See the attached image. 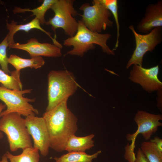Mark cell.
<instances>
[{
	"label": "cell",
	"mask_w": 162,
	"mask_h": 162,
	"mask_svg": "<svg viewBox=\"0 0 162 162\" xmlns=\"http://www.w3.org/2000/svg\"><path fill=\"white\" fill-rule=\"evenodd\" d=\"M47 78L48 104L46 111L68 100L76 92L79 86L74 74L67 70H52Z\"/></svg>",
	"instance_id": "obj_3"
},
{
	"label": "cell",
	"mask_w": 162,
	"mask_h": 162,
	"mask_svg": "<svg viewBox=\"0 0 162 162\" xmlns=\"http://www.w3.org/2000/svg\"><path fill=\"white\" fill-rule=\"evenodd\" d=\"M135 144L134 142H132L130 145L128 143L125 148L124 158L128 162H134L136 160V156L134 152Z\"/></svg>",
	"instance_id": "obj_24"
},
{
	"label": "cell",
	"mask_w": 162,
	"mask_h": 162,
	"mask_svg": "<svg viewBox=\"0 0 162 162\" xmlns=\"http://www.w3.org/2000/svg\"><path fill=\"white\" fill-rule=\"evenodd\" d=\"M149 141L154 143L158 149L162 152V139L158 136H155L153 139H150Z\"/></svg>",
	"instance_id": "obj_26"
},
{
	"label": "cell",
	"mask_w": 162,
	"mask_h": 162,
	"mask_svg": "<svg viewBox=\"0 0 162 162\" xmlns=\"http://www.w3.org/2000/svg\"><path fill=\"white\" fill-rule=\"evenodd\" d=\"M129 28L134 36L136 47L127 64L126 69H128L132 65H137L142 66L144 55L148 52L153 51L162 41V27L155 28L145 34L137 32L133 25H130Z\"/></svg>",
	"instance_id": "obj_8"
},
{
	"label": "cell",
	"mask_w": 162,
	"mask_h": 162,
	"mask_svg": "<svg viewBox=\"0 0 162 162\" xmlns=\"http://www.w3.org/2000/svg\"><path fill=\"white\" fill-rule=\"evenodd\" d=\"M92 5L88 3L83 4L79 9L83 12L79 14L85 26L90 30L100 33L107 28L112 27L113 22L110 19L112 14L100 0H93Z\"/></svg>",
	"instance_id": "obj_7"
},
{
	"label": "cell",
	"mask_w": 162,
	"mask_h": 162,
	"mask_svg": "<svg viewBox=\"0 0 162 162\" xmlns=\"http://www.w3.org/2000/svg\"><path fill=\"white\" fill-rule=\"evenodd\" d=\"M161 120L162 115L160 114H155L143 110L138 111L134 117L137 129L134 134H127V139L135 142L136 137L140 134L145 140L148 141L153 134L157 131L158 128L162 126V123L160 122Z\"/></svg>",
	"instance_id": "obj_10"
},
{
	"label": "cell",
	"mask_w": 162,
	"mask_h": 162,
	"mask_svg": "<svg viewBox=\"0 0 162 162\" xmlns=\"http://www.w3.org/2000/svg\"><path fill=\"white\" fill-rule=\"evenodd\" d=\"M39 150L33 147L22 150L20 154L15 155L7 151L5 154L10 162H39Z\"/></svg>",
	"instance_id": "obj_18"
},
{
	"label": "cell",
	"mask_w": 162,
	"mask_h": 162,
	"mask_svg": "<svg viewBox=\"0 0 162 162\" xmlns=\"http://www.w3.org/2000/svg\"><path fill=\"white\" fill-rule=\"evenodd\" d=\"M158 65L149 68H145L137 65H134L129 73L130 81L140 85L148 93L162 88V82L158 78Z\"/></svg>",
	"instance_id": "obj_11"
},
{
	"label": "cell",
	"mask_w": 162,
	"mask_h": 162,
	"mask_svg": "<svg viewBox=\"0 0 162 162\" xmlns=\"http://www.w3.org/2000/svg\"><path fill=\"white\" fill-rule=\"evenodd\" d=\"M9 46V41L7 35L0 43V64L2 70L8 74L10 73L8 67V57L7 54V49Z\"/></svg>",
	"instance_id": "obj_23"
},
{
	"label": "cell",
	"mask_w": 162,
	"mask_h": 162,
	"mask_svg": "<svg viewBox=\"0 0 162 162\" xmlns=\"http://www.w3.org/2000/svg\"><path fill=\"white\" fill-rule=\"evenodd\" d=\"M32 89L17 90L0 86V100L6 105L7 109L2 111L0 117L12 112H17L26 117L29 115L39 114L38 110L30 102L35 101V99L25 98L23 95L31 93Z\"/></svg>",
	"instance_id": "obj_6"
},
{
	"label": "cell",
	"mask_w": 162,
	"mask_h": 162,
	"mask_svg": "<svg viewBox=\"0 0 162 162\" xmlns=\"http://www.w3.org/2000/svg\"><path fill=\"white\" fill-rule=\"evenodd\" d=\"M9 47L24 50L29 53L31 58L42 56L59 57L62 55L61 48L56 45L49 43H41L34 38L28 40L25 44L15 42Z\"/></svg>",
	"instance_id": "obj_12"
},
{
	"label": "cell",
	"mask_w": 162,
	"mask_h": 162,
	"mask_svg": "<svg viewBox=\"0 0 162 162\" xmlns=\"http://www.w3.org/2000/svg\"><path fill=\"white\" fill-rule=\"evenodd\" d=\"M102 3L109 10L113 16L116 22L117 29V37L115 46L112 50L114 51L118 48L120 36V25L118 20V1L117 0H100Z\"/></svg>",
	"instance_id": "obj_22"
},
{
	"label": "cell",
	"mask_w": 162,
	"mask_h": 162,
	"mask_svg": "<svg viewBox=\"0 0 162 162\" xmlns=\"http://www.w3.org/2000/svg\"><path fill=\"white\" fill-rule=\"evenodd\" d=\"M162 27V1L158 0L147 7L144 16L136 28L140 32L148 33L155 28Z\"/></svg>",
	"instance_id": "obj_13"
},
{
	"label": "cell",
	"mask_w": 162,
	"mask_h": 162,
	"mask_svg": "<svg viewBox=\"0 0 162 162\" xmlns=\"http://www.w3.org/2000/svg\"><path fill=\"white\" fill-rule=\"evenodd\" d=\"M1 117L0 131L6 135L10 149L12 152L33 147L25 119L21 115L14 112Z\"/></svg>",
	"instance_id": "obj_4"
},
{
	"label": "cell",
	"mask_w": 162,
	"mask_h": 162,
	"mask_svg": "<svg viewBox=\"0 0 162 162\" xmlns=\"http://www.w3.org/2000/svg\"><path fill=\"white\" fill-rule=\"evenodd\" d=\"M74 0H56L50 9L54 13L53 17L50 18L45 24L50 25L54 32V38L56 40V30L62 28L65 34L69 37L76 33L78 23L74 16L79 15L73 6Z\"/></svg>",
	"instance_id": "obj_5"
},
{
	"label": "cell",
	"mask_w": 162,
	"mask_h": 162,
	"mask_svg": "<svg viewBox=\"0 0 162 162\" xmlns=\"http://www.w3.org/2000/svg\"><path fill=\"white\" fill-rule=\"evenodd\" d=\"M140 148L149 162H162V152L154 143L149 141H143Z\"/></svg>",
	"instance_id": "obj_21"
},
{
	"label": "cell",
	"mask_w": 162,
	"mask_h": 162,
	"mask_svg": "<svg viewBox=\"0 0 162 162\" xmlns=\"http://www.w3.org/2000/svg\"><path fill=\"white\" fill-rule=\"evenodd\" d=\"M56 0H44L42 4L39 7L32 9L29 8H22L16 7L13 10V12L15 13H24L31 12L33 14L31 16H34L39 20L40 24H45L46 21L45 19V14L46 11L50 8Z\"/></svg>",
	"instance_id": "obj_19"
},
{
	"label": "cell",
	"mask_w": 162,
	"mask_h": 162,
	"mask_svg": "<svg viewBox=\"0 0 162 162\" xmlns=\"http://www.w3.org/2000/svg\"><path fill=\"white\" fill-rule=\"evenodd\" d=\"M101 153V151L99 150L89 155L84 152H72L59 157H55L54 159L56 162H92V160L97 158Z\"/></svg>",
	"instance_id": "obj_17"
},
{
	"label": "cell",
	"mask_w": 162,
	"mask_h": 162,
	"mask_svg": "<svg viewBox=\"0 0 162 162\" xmlns=\"http://www.w3.org/2000/svg\"><path fill=\"white\" fill-rule=\"evenodd\" d=\"M0 162H8V159L5 154L2 156V159L0 160Z\"/></svg>",
	"instance_id": "obj_29"
},
{
	"label": "cell",
	"mask_w": 162,
	"mask_h": 162,
	"mask_svg": "<svg viewBox=\"0 0 162 162\" xmlns=\"http://www.w3.org/2000/svg\"><path fill=\"white\" fill-rule=\"evenodd\" d=\"M134 162H149L140 148H139L137 150Z\"/></svg>",
	"instance_id": "obj_25"
},
{
	"label": "cell",
	"mask_w": 162,
	"mask_h": 162,
	"mask_svg": "<svg viewBox=\"0 0 162 162\" xmlns=\"http://www.w3.org/2000/svg\"><path fill=\"white\" fill-rule=\"evenodd\" d=\"M94 135L90 134L80 137L75 135H71L67 142L65 151L68 152H85L94 146V141L92 140Z\"/></svg>",
	"instance_id": "obj_15"
},
{
	"label": "cell",
	"mask_w": 162,
	"mask_h": 162,
	"mask_svg": "<svg viewBox=\"0 0 162 162\" xmlns=\"http://www.w3.org/2000/svg\"><path fill=\"white\" fill-rule=\"evenodd\" d=\"M8 63L14 67L16 71L20 72L21 69L28 67L35 69L40 68L44 64L45 61L41 56L26 59L12 54L8 57Z\"/></svg>",
	"instance_id": "obj_16"
},
{
	"label": "cell",
	"mask_w": 162,
	"mask_h": 162,
	"mask_svg": "<svg viewBox=\"0 0 162 162\" xmlns=\"http://www.w3.org/2000/svg\"><path fill=\"white\" fill-rule=\"evenodd\" d=\"M78 22V27L75 34L64 40V46L73 47L65 56L82 57L88 51L95 48L94 44L100 46L103 52L109 55H115L114 51L110 49L107 44V41L111 37L110 33L101 34L92 32L85 26L81 20Z\"/></svg>",
	"instance_id": "obj_2"
},
{
	"label": "cell",
	"mask_w": 162,
	"mask_h": 162,
	"mask_svg": "<svg viewBox=\"0 0 162 162\" xmlns=\"http://www.w3.org/2000/svg\"><path fill=\"white\" fill-rule=\"evenodd\" d=\"M28 132L33 139V147L39 150L43 156L49 153L50 139L46 122L44 118L29 115L25 118Z\"/></svg>",
	"instance_id": "obj_9"
},
{
	"label": "cell",
	"mask_w": 162,
	"mask_h": 162,
	"mask_svg": "<svg viewBox=\"0 0 162 162\" xmlns=\"http://www.w3.org/2000/svg\"><path fill=\"white\" fill-rule=\"evenodd\" d=\"M11 75L6 74L0 69V83L7 88L17 90H22V85L20 79V72H10Z\"/></svg>",
	"instance_id": "obj_20"
},
{
	"label": "cell",
	"mask_w": 162,
	"mask_h": 162,
	"mask_svg": "<svg viewBox=\"0 0 162 162\" xmlns=\"http://www.w3.org/2000/svg\"><path fill=\"white\" fill-rule=\"evenodd\" d=\"M38 20L36 18L32 20L30 22L25 24H17V23L14 20H12L10 23H7L6 26L9 31L7 36L9 41V46L14 44V37L15 34L19 31H23L26 32L33 29H37L43 32L48 36L52 39L53 44L59 48L62 47V45L56 39L52 37L51 34L43 28L40 25Z\"/></svg>",
	"instance_id": "obj_14"
},
{
	"label": "cell",
	"mask_w": 162,
	"mask_h": 162,
	"mask_svg": "<svg viewBox=\"0 0 162 162\" xmlns=\"http://www.w3.org/2000/svg\"><path fill=\"white\" fill-rule=\"evenodd\" d=\"M162 88L158 91V95L157 98V104L158 108L161 112H162Z\"/></svg>",
	"instance_id": "obj_27"
},
{
	"label": "cell",
	"mask_w": 162,
	"mask_h": 162,
	"mask_svg": "<svg viewBox=\"0 0 162 162\" xmlns=\"http://www.w3.org/2000/svg\"><path fill=\"white\" fill-rule=\"evenodd\" d=\"M6 107L5 104H3L2 103H0V115ZM4 136L2 133L0 131V139H2Z\"/></svg>",
	"instance_id": "obj_28"
},
{
	"label": "cell",
	"mask_w": 162,
	"mask_h": 162,
	"mask_svg": "<svg viewBox=\"0 0 162 162\" xmlns=\"http://www.w3.org/2000/svg\"><path fill=\"white\" fill-rule=\"evenodd\" d=\"M67 100L46 111L43 117L47 128L50 148L57 152L65 151L67 141L78 129L77 117L68 108Z\"/></svg>",
	"instance_id": "obj_1"
}]
</instances>
